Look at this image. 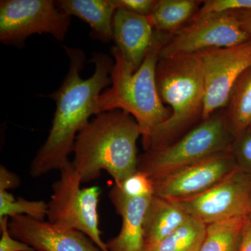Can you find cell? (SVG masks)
I'll list each match as a JSON object with an SVG mask.
<instances>
[{"mask_svg":"<svg viewBox=\"0 0 251 251\" xmlns=\"http://www.w3.org/2000/svg\"><path fill=\"white\" fill-rule=\"evenodd\" d=\"M72 16L59 11L52 0H1L0 41L20 46L35 34H51L65 39Z\"/></svg>","mask_w":251,"mask_h":251,"instance_id":"52a82bcc","label":"cell"},{"mask_svg":"<svg viewBox=\"0 0 251 251\" xmlns=\"http://www.w3.org/2000/svg\"><path fill=\"white\" fill-rule=\"evenodd\" d=\"M156 75L160 98L170 107L171 115L143 140L146 150L171 145L202 119L204 111L205 82L200 52L159 59Z\"/></svg>","mask_w":251,"mask_h":251,"instance_id":"277c9868","label":"cell"},{"mask_svg":"<svg viewBox=\"0 0 251 251\" xmlns=\"http://www.w3.org/2000/svg\"><path fill=\"white\" fill-rule=\"evenodd\" d=\"M231 151L234 159L243 166L251 168V133L237 138L234 145L232 144Z\"/></svg>","mask_w":251,"mask_h":251,"instance_id":"484cf974","label":"cell"},{"mask_svg":"<svg viewBox=\"0 0 251 251\" xmlns=\"http://www.w3.org/2000/svg\"><path fill=\"white\" fill-rule=\"evenodd\" d=\"M237 168L232 174L196 197L178 201L190 215L206 226L251 214V181Z\"/></svg>","mask_w":251,"mask_h":251,"instance_id":"30bf717a","label":"cell"},{"mask_svg":"<svg viewBox=\"0 0 251 251\" xmlns=\"http://www.w3.org/2000/svg\"><path fill=\"white\" fill-rule=\"evenodd\" d=\"M115 187L126 198L151 197L154 196V182L148 175L138 171Z\"/></svg>","mask_w":251,"mask_h":251,"instance_id":"7402d4cb","label":"cell"},{"mask_svg":"<svg viewBox=\"0 0 251 251\" xmlns=\"http://www.w3.org/2000/svg\"><path fill=\"white\" fill-rule=\"evenodd\" d=\"M202 2L198 0H158L148 18L155 31L173 36L192 20Z\"/></svg>","mask_w":251,"mask_h":251,"instance_id":"ac0fdd59","label":"cell"},{"mask_svg":"<svg viewBox=\"0 0 251 251\" xmlns=\"http://www.w3.org/2000/svg\"><path fill=\"white\" fill-rule=\"evenodd\" d=\"M173 36L154 30L152 45L140 67L133 72L116 46L111 49L114 58L110 72L111 87L99 97V114L121 110L128 112L143 130V140L171 115L162 102L156 83V67L162 48Z\"/></svg>","mask_w":251,"mask_h":251,"instance_id":"3957f363","label":"cell"},{"mask_svg":"<svg viewBox=\"0 0 251 251\" xmlns=\"http://www.w3.org/2000/svg\"><path fill=\"white\" fill-rule=\"evenodd\" d=\"M21 184L19 176L8 171L4 166H0V190L8 191L18 187Z\"/></svg>","mask_w":251,"mask_h":251,"instance_id":"4316f807","label":"cell"},{"mask_svg":"<svg viewBox=\"0 0 251 251\" xmlns=\"http://www.w3.org/2000/svg\"><path fill=\"white\" fill-rule=\"evenodd\" d=\"M59 171L60 177L52 185V194L48 203L49 222L79 231L90 238L100 250L108 251L99 228L100 188H81L82 181L71 161Z\"/></svg>","mask_w":251,"mask_h":251,"instance_id":"8992f818","label":"cell"},{"mask_svg":"<svg viewBox=\"0 0 251 251\" xmlns=\"http://www.w3.org/2000/svg\"><path fill=\"white\" fill-rule=\"evenodd\" d=\"M247 218H232L207 225L205 237L198 251H239Z\"/></svg>","mask_w":251,"mask_h":251,"instance_id":"ffe728a7","label":"cell"},{"mask_svg":"<svg viewBox=\"0 0 251 251\" xmlns=\"http://www.w3.org/2000/svg\"><path fill=\"white\" fill-rule=\"evenodd\" d=\"M206 225L194 216L160 242L145 246L143 251H198L206 235Z\"/></svg>","mask_w":251,"mask_h":251,"instance_id":"d6986e66","label":"cell"},{"mask_svg":"<svg viewBox=\"0 0 251 251\" xmlns=\"http://www.w3.org/2000/svg\"><path fill=\"white\" fill-rule=\"evenodd\" d=\"M139 125L121 110L102 112L79 132L72 162L82 183L97 179L105 171L120 184L138 171L137 142Z\"/></svg>","mask_w":251,"mask_h":251,"instance_id":"7a4b0ae2","label":"cell"},{"mask_svg":"<svg viewBox=\"0 0 251 251\" xmlns=\"http://www.w3.org/2000/svg\"><path fill=\"white\" fill-rule=\"evenodd\" d=\"M9 218L0 219V251H35L30 246L15 239L9 230Z\"/></svg>","mask_w":251,"mask_h":251,"instance_id":"cb8c5ba5","label":"cell"},{"mask_svg":"<svg viewBox=\"0 0 251 251\" xmlns=\"http://www.w3.org/2000/svg\"><path fill=\"white\" fill-rule=\"evenodd\" d=\"M249 131H251V128H250V130H249Z\"/></svg>","mask_w":251,"mask_h":251,"instance_id":"f546056e","label":"cell"},{"mask_svg":"<svg viewBox=\"0 0 251 251\" xmlns=\"http://www.w3.org/2000/svg\"><path fill=\"white\" fill-rule=\"evenodd\" d=\"M117 9H124L141 16H150L156 8V0H114Z\"/></svg>","mask_w":251,"mask_h":251,"instance_id":"d4e9b609","label":"cell"},{"mask_svg":"<svg viewBox=\"0 0 251 251\" xmlns=\"http://www.w3.org/2000/svg\"><path fill=\"white\" fill-rule=\"evenodd\" d=\"M49 204L44 201H27L15 198L8 191L0 190V219L4 217L27 216L44 221L47 216Z\"/></svg>","mask_w":251,"mask_h":251,"instance_id":"44dd1931","label":"cell"},{"mask_svg":"<svg viewBox=\"0 0 251 251\" xmlns=\"http://www.w3.org/2000/svg\"><path fill=\"white\" fill-rule=\"evenodd\" d=\"M113 40L130 69L135 72L152 45L154 29L148 17L117 9L112 23Z\"/></svg>","mask_w":251,"mask_h":251,"instance_id":"4fadbf2b","label":"cell"},{"mask_svg":"<svg viewBox=\"0 0 251 251\" xmlns=\"http://www.w3.org/2000/svg\"><path fill=\"white\" fill-rule=\"evenodd\" d=\"M190 216L178 201L153 196L144 219V247L160 242Z\"/></svg>","mask_w":251,"mask_h":251,"instance_id":"2e32d148","label":"cell"},{"mask_svg":"<svg viewBox=\"0 0 251 251\" xmlns=\"http://www.w3.org/2000/svg\"><path fill=\"white\" fill-rule=\"evenodd\" d=\"M232 136L224 110L214 113L175 143L147 150L138 156V171L156 181L207 157L230 150Z\"/></svg>","mask_w":251,"mask_h":251,"instance_id":"5b68a950","label":"cell"},{"mask_svg":"<svg viewBox=\"0 0 251 251\" xmlns=\"http://www.w3.org/2000/svg\"><path fill=\"white\" fill-rule=\"evenodd\" d=\"M109 198L122 216L121 230L106 242L108 251H143V224L151 197L126 198L114 186Z\"/></svg>","mask_w":251,"mask_h":251,"instance_id":"5bb4252c","label":"cell"},{"mask_svg":"<svg viewBox=\"0 0 251 251\" xmlns=\"http://www.w3.org/2000/svg\"><path fill=\"white\" fill-rule=\"evenodd\" d=\"M9 230L35 251H103L79 231L27 216L10 218Z\"/></svg>","mask_w":251,"mask_h":251,"instance_id":"7c38bea8","label":"cell"},{"mask_svg":"<svg viewBox=\"0 0 251 251\" xmlns=\"http://www.w3.org/2000/svg\"><path fill=\"white\" fill-rule=\"evenodd\" d=\"M231 149L207 157L154 182V196L181 201L205 192L237 170Z\"/></svg>","mask_w":251,"mask_h":251,"instance_id":"8fae6325","label":"cell"},{"mask_svg":"<svg viewBox=\"0 0 251 251\" xmlns=\"http://www.w3.org/2000/svg\"><path fill=\"white\" fill-rule=\"evenodd\" d=\"M242 10H251V0H206L191 21L206 15Z\"/></svg>","mask_w":251,"mask_h":251,"instance_id":"603a6c76","label":"cell"},{"mask_svg":"<svg viewBox=\"0 0 251 251\" xmlns=\"http://www.w3.org/2000/svg\"><path fill=\"white\" fill-rule=\"evenodd\" d=\"M243 30L251 37V10L234 11Z\"/></svg>","mask_w":251,"mask_h":251,"instance_id":"f1b7e54d","label":"cell"},{"mask_svg":"<svg viewBox=\"0 0 251 251\" xmlns=\"http://www.w3.org/2000/svg\"><path fill=\"white\" fill-rule=\"evenodd\" d=\"M239 251H251V219L249 216L243 229Z\"/></svg>","mask_w":251,"mask_h":251,"instance_id":"83f0119b","label":"cell"},{"mask_svg":"<svg viewBox=\"0 0 251 251\" xmlns=\"http://www.w3.org/2000/svg\"><path fill=\"white\" fill-rule=\"evenodd\" d=\"M55 4L64 14L87 23L93 39L103 43L113 39L112 23L117 10L114 0H59Z\"/></svg>","mask_w":251,"mask_h":251,"instance_id":"9a60e30c","label":"cell"},{"mask_svg":"<svg viewBox=\"0 0 251 251\" xmlns=\"http://www.w3.org/2000/svg\"><path fill=\"white\" fill-rule=\"evenodd\" d=\"M229 131L239 138L251 128V67L238 78L224 108Z\"/></svg>","mask_w":251,"mask_h":251,"instance_id":"e0dca14e","label":"cell"},{"mask_svg":"<svg viewBox=\"0 0 251 251\" xmlns=\"http://www.w3.org/2000/svg\"><path fill=\"white\" fill-rule=\"evenodd\" d=\"M69 58V72L62 85L51 95L56 102L52 127L45 143L39 149L30 165L29 174L39 177L49 172L61 169L69 163L79 132L99 115V97L111 84L110 72L114 60L102 52H94L93 75L87 79L80 73L85 56L80 49L65 47Z\"/></svg>","mask_w":251,"mask_h":251,"instance_id":"6da1fadb","label":"cell"},{"mask_svg":"<svg viewBox=\"0 0 251 251\" xmlns=\"http://www.w3.org/2000/svg\"><path fill=\"white\" fill-rule=\"evenodd\" d=\"M204 70L205 98L202 120L224 109L236 81L251 67V39L231 47L200 52Z\"/></svg>","mask_w":251,"mask_h":251,"instance_id":"9c48e42d","label":"cell"},{"mask_svg":"<svg viewBox=\"0 0 251 251\" xmlns=\"http://www.w3.org/2000/svg\"><path fill=\"white\" fill-rule=\"evenodd\" d=\"M251 37L243 30L234 11L206 15L190 21L162 48L159 59L231 47Z\"/></svg>","mask_w":251,"mask_h":251,"instance_id":"ba28073f","label":"cell"}]
</instances>
